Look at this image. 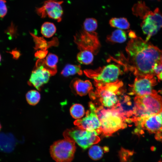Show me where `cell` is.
<instances>
[{
    "mask_svg": "<svg viewBox=\"0 0 162 162\" xmlns=\"http://www.w3.org/2000/svg\"><path fill=\"white\" fill-rule=\"evenodd\" d=\"M61 74L65 77H67L76 74L81 75L82 74V71L80 65L68 64L62 70Z\"/></svg>",
    "mask_w": 162,
    "mask_h": 162,
    "instance_id": "ac0fdd59",
    "label": "cell"
},
{
    "mask_svg": "<svg viewBox=\"0 0 162 162\" xmlns=\"http://www.w3.org/2000/svg\"><path fill=\"white\" fill-rule=\"evenodd\" d=\"M63 1L60 0H45L42 5L36 8L37 13L41 18L48 16L60 22L63 14L62 4Z\"/></svg>",
    "mask_w": 162,
    "mask_h": 162,
    "instance_id": "4fadbf2b",
    "label": "cell"
},
{
    "mask_svg": "<svg viewBox=\"0 0 162 162\" xmlns=\"http://www.w3.org/2000/svg\"><path fill=\"white\" fill-rule=\"evenodd\" d=\"M125 50L127 57L121 52L116 57L110 56L107 61L116 62L122 66L124 71H130L136 77L154 74L153 66L160 62L162 50L137 37L131 39Z\"/></svg>",
    "mask_w": 162,
    "mask_h": 162,
    "instance_id": "6da1fadb",
    "label": "cell"
},
{
    "mask_svg": "<svg viewBox=\"0 0 162 162\" xmlns=\"http://www.w3.org/2000/svg\"><path fill=\"white\" fill-rule=\"evenodd\" d=\"M84 30L88 32H93L97 28L98 22L94 18H87L86 19L83 23Z\"/></svg>",
    "mask_w": 162,
    "mask_h": 162,
    "instance_id": "d4e9b609",
    "label": "cell"
},
{
    "mask_svg": "<svg viewBox=\"0 0 162 162\" xmlns=\"http://www.w3.org/2000/svg\"><path fill=\"white\" fill-rule=\"evenodd\" d=\"M44 60L43 59L37 61L28 82L29 85L38 90H41L42 86L48 82L50 76L52 75L51 71L45 67Z\"/></svg>",
    "mask_w": 162,
    "mask_h": 162,
    "instance_id": "7c38bea8",
    "label": "cell"
},
{
    "mask_svg": "<svg viewBox=\"0 0 162 162\" xmlns=\"http://www.w3.org/2000/svg\"><path fill=\"white\" fill-rule=\"evenodd\" d=\"M160 63L162 64V54L160 56Z\"/></svg>",
    "mask_w": 162,
    "mask_h": 162,
    "instance_id": "836d02e7",
    "label": "cell"
},
{
    "mask_svg": "<svg viewBox=\"0 0 162 162\" xmlns=\"http://www.w3.org/2000/svg\"><path fill=\"white\" fill-rule=\"evenodd\" d=\"M89 110L86 112V116L77 119L74 122L75 125L83 129L95 131L99 134H101V124L97 113V108L92 103L90 102Z\"/></svg>",
    "mask_w": 162,
    "mask_h": 162,
    "instance_id": "8fae6325",
    "label": "cell"
},
{
    "mask_svg": "<svg viewBox=\"0 0 162 162\" xmlns=\"http://www.w3.org/2000/svg\"><path fill=\"white\" fill-rule=\"evenodd\" d=\"M1 128H2V126H1V124L0 123V131L1 130Z\"/></svg>",
    "mask_w": 162,
    "mask_h": 162,
    "instance_id": "d590c367",
    "label": "cell"
},
{
    "mask_svg": "<svg viewBox=\"0 0 162 162\" xmlns=\"http://www.w3.org/2000/svg\"><path fill=\"white\" fill-rule=\"evenodd\" d=\"M71 87L74 91L80 96L86 95L93 89L92 85L89 80L83 81L78 79L72 81Z\"/></svg>",
    "mask_w": 162,
    "mask_h": 162,
    "instance_id": "9a60e30c",
    "label": "cell"
},
{
    "mask_svg": "<svg viewBox=\"0 0 162 162\" xmlns=\"http://www.w3.org/2000/svg\"><path fill=\"white\" fill-rule=\"evenodd\" d=\"M155 137L158 140H162V134L161 133L155 134Z\"/></svg>",
    "mask_w": 162,
    "mask_h": 162,
    "instance_id": "f546056e",
    "label": "cell"
},
{
    "mask_svg": "<svg viewBox=\"0 0 162 162\" xmlns=\"http://www.w3.org/2000/svg\"><path fill=\"white\" fill-rule=\"evenodd\" d=\"M75 142L72 139L65 138L55 142L50 146V153L56 162H70L76 151Z\"/></svg>",
    "mask_w": 162,
    "mask_h": 162,
    "instance_id": "8992f818",
    "label": "cell"
},
{
    "mask_svg": "<svg viewBox=\"0 0 162 162\" xmlns=\"http://www.w3.org/2000/svg\"><path fill=\"white\" fill-rule=\"evenodd\" d=\"M84 73L88 77L93 79L94 83L106 84L118 80L119 76L123 73L119 65L108 64L93 70L86 69Z\"/></svg>",
    "mask_w": 162,
    "mask_h": 162,
    "instance_id": "5b68a950",
    "label": "cell"
},
{
    "mask_svg": "<svg viewBox=\"0 0 162 162\" xmlns=\"http://www.w3.org/2000/svg\"><path fill=\"white\" fill-rule=\"evenodd\" d=\"M8 52L12 55L13 58L14 59H18L20 55V52L16 49H14Z\"/></svg>",
    "mask_w": 162,
    "mask_h": 162,
    "instance_id": "83f0119b",
    "label": "cell"
},
{
    "mask_svg": "<svg viewBox=\"0 0 162 162\" xmlns=\"http://www.w3.org/2000/svg\"><path fill=\"white\" fill-rule=\"evenodd\" d=\"M1 59H2L1 56V54H0V62L1 61Z\"/></svg>",
    "mask_w": 162,
    "mask_h": 162,
    "instance_id": "e575fe53",
    "label": "cell"
},
{
    "mask_svg": "<svg viewBox=\"0 0 162 162\" xmlns=\"http://www.w3.org/2000/svg\"><path fill=\"white\" fill-rule=\"evenodd\" d=\"M74 41L80 51H89L94 55L98 53L100 47L97 34L94 32L83 30L74 37Z\"/></svg>",
    "mask_w": 162,
    "mask_h": 162,
    "instance_id": "9c48e42d",
    "label": "cell"
},
{
    "mask_svg": "<svg viewBox=\"0 0 162 162\" xmlns=\"http://www.w3.org/2000/svg\"><path fill=\"white\" fill-rule=\"evenodd\" d=\"M104 150L102 148L98 145H94L89 148L88 154L90 157L94 160L100 159L104 154Z\"/></svg>",
    "mask_w": 162,
    "mask_h": 162,
    "instance_id": "603a6c76",
    "label": "cell"
},
{
    "mask_svg": "<svg viewBox=\"0 0 162 162\" xmlns=\"http://www.w3.org/2000/svg\"><path fill=\"white\" fill-rule=\"evenodd\" d=\"M92 52L86 50L80 51L77 55L76 58L80 63L88 64L92 62L93 59V55Z\"/></svg>",
    "mask_w": 162,
    "mask_h": 162,
    "instance_id": "44dd1931",
    "label": "cell"
},
{
    "mask_svg": "<svg viewBox=\"0 0 162 162\" xmlns=\"http://www.w3.org/2000/svg\"><path fill=\"white\" fill-rule=\"evenodd\" d=\"M160 116L162 121V112L158 114Z\"/></svg>",
    "mask_w": 162,
    "mask_h": 162,
    "instance_id": "d6a6232c",
    "label": "cell"
},
{
    "mask_svg": "<svg viewBox=\"0 0 162 162\" xmlns=\"http://www.w3.org/2000/svg\"><path fill=\"white\" fill-rule=\"evenodd\" d=\"M26 97L28 103L33 106L37 104L40 98V94L39 92L35 90L29 91L26 94Z\"/></svg>",
    "mask_w": 162,
    "mask_h": 162,
    "instance_id": "cb8c5ba5",
    "label": "cell"
},
{
    "mask_svg": "<svg viewBox=\"0 0 162 162\" xmlns=\"http://www.w3.org/2000/svg\"><path fill=\"white\" fill-rule=\"evenodd\" d=\"M128 34L129 37L131 39L137 37L135 32L133 31H130L129 32Z\"/></svg>",
    "mask_w": 162,
    "mask_h": 162,
    "instance_id": "4dcf8cb0",
    "label": "cell"
},
{
    "mask_svg": "<svg viewBox=\"0 0 162 162\" xmlns=\"http://www.w3.org/2000/svg\"><path fill=\"white\" fill-rule=\"evenodd\" d=\"M157 82L154 74H148L140 77H136L133 84L130 85L131 94L136 96L157 93L153 87L157 85Z\"/></svg>",
    "mask_w": 162,
    "mask_h": 162,
    "instance_id": "30bf717a",
    "label": "cell"
},
{
    "mask_svg": "<svg viewBox=\"0 0 162 162\" xmlns=\"http://www.w3.org/2000/svg\"><path fill=\"white\" fill-rule=\"evenodd\" d=\"M109 24L111 27L120 29H128L130 26L128 20L124 17L112 18L109 21Z\"/></svg>",
    "mask_w": 162,
    "mask_h": 162,
    "instance_id": "d6986e66",
    "label": "cell"
},
{
    "mask_svg": "<svg viewBox=\"0 0 162 162\" xmlns=\"http://www.w3.org/2000/svg\"><path fill=\"white\" fill-rule=\"evenodd\" d=\"M46 52L39 51L36 53L35 56L40 59H43L46 56Z\"/></svg>",
    "mask_w": 162,
    "mask_h": 162,
    "instance_id": "f1b7e54d",
    "label": "cell"
},
{
    "mask_svg": "<svg viewBox=\"0 0 162 162\" xmlns=\"http://www.w3.org/2000/svg\"><path fill=\"white\" fill-rule=\"evenodd\" d=\"M56 30V27L53 23L50 22H45L41 26V33L45 37L50 38L54 35Z\"/></svg>",
    "mask_w": 162,
    "mask_h": 162,
    "instance_id": "ffe728a7",
    "label": "cell"
},
{
    "mask_svg": "<svg viewBox=\"0 0 162 162\" xmlns=\"http://www.w3.org/2000/svg\"><path fill=\"white\" fill-rule=\"evenodd\" d=\"M6 0H0V18H3L8 12Z\"/></svg>",
    "mask_w": 162,
    "mask_h": 162,
    "instance_id": "484cf974",
    "label": "cell"
},
{
    "mask_svg": "<svg viewBox=\"0 0 162 162\" xmlns=\"http://www.w3.org/2000/svg\"><path fill=\"white\" fill-rule=\"evenodd\" d=\"M156 76L159 81L162 80V71Z\"/></svg>",
    "mask_w": 162,
    "mask_h": 162,
    "instance_id": "1f68e13d",
    "label": "cell"
},
{
    "mask_svg": "<svg viewBox=\"0 0 162 162\" xmlns=\"http://www.w3.org/2000/svg\"><path fill=\"white\" fill-rule=\"evenodd\" d=\"M98 135L95 131H88L78 127L67 129L63 133L64 138L72 139L84 149L97 143L100 141V139Z\"/></svg>",
    "mask_w": 162,
    "mask_h": 162,
    "instance_id": "52a82bcc",
    "label": "cell"
},
{
    "mask_svg": "<svg viewBox=\"0 0 162 162\" xmlns=\"http://www.w3.org/2000/svg\"><path fill=\"white\" fill-rule=\"evenodd\" d=\"M152 70L154 76L157 75L162 71V64L160 62L155 64L153 66Z\"/></svg>",
    "mask_w": 162,
    "mask_h": 162,
    "instance_id": "4316f807",
    "label": "cell"
},
{
    "mask_svg": "<svg viewBox=\"0 0 162 162\" xmlns=\"http://www.w3.org/2000/svg\"><path fill=\"white\" fill-rule=\"evenodd\" d=\"M136 109L134 117H141L162 112V97L157 94L135 96Z\"/></svg>",
    "mask_w": 162,
    "mask_h": 162,
    "instance_id": "277c9868",
    "label": "cell"
},
{
    "mask_svg": "<svg viewBox=\"0 0 162 162\" xmlns=\"http://www.w3.org/2000/svg\"><path fill=\"white\" fill-rule=\"evenodd\" d=\"M94 84L97 89L94 93L90 92V97L93 99L97 98L103 106L115 107L119 100V95L121 93L119 90L123 85L122 81L118 80L106 84Z\"/></svg>",
    "mask_w": 162,
    "mask_h": 162,
    "instance_id": "3957f363",
    "label": "cell"
},
{
    "mask_svg": "<svg viewBox=\"0 0 162 162\" xmlns=\"http://www.w3.org/2000/svg\"><path fill=\"white\" fill-rule=\"evenodd\" d=\"M71 116L75 119H79L85 114V110L83 106L80 104H76L73 105L70 109Z\"/></svg>",
    "mask_w": 162,
    "mask_h": 162,
    "instance_id": "7402d4cb",
    "label": "cell"
},
{
    "mask_svg": "<svg viewBox=\"0 0 162 162\" xmlns=\"http://www.w3.org/2000/svg\"><path fill=\"white\" fill-rule=\"evenodd\" d=\"M142 20L140 25L143 33L147 35L145 40L148 41L151 37L156 34L160 28L154 11L150 10Z\"/></svg>",
    "mask_w": 162,
    "mask_h": 162,
    "instance_id": "5bb4252c",
    "label": "cell"
},
{
    "mask_svg": "<svg viewBox=\"0 0 162 162\" xmlns=\"http://www.w3.org/2000/svg\"><path fill=\"white\" fill-rule=\"evenodd\" d=\"M133 122L136 127L134 132L137 134H142L143 130L150 134L162 132V121L158 114L141 117H134Z\"/></svg>",
    "mask_w": 162,
    "mask_h": 162,
    "instance_id": "ba28073f",
    "label": "cell"
},
{
    "mask_svg": "<svg viewBox=\"0 0 162 162\" xmlns=\"http://www.w3.org/2000/svg\"><path fill=\"white\" fill-rule=\"evenodd\" d=\"M126 39L125 32L120 29L116 30L106 37L107 41L112 43H122L125 42Z\"/></svg>",
    "mask_w": 162,
    "mask_h": 162,
    "instance_id": "2e32d148",
    "label": "cell"
},
{
    "mask_svg": "<svg viewBox=\"0 0 162 162\" xmlns=\"http://www.w3.org/2000/svg\"><path fill=\"white\" fill-rule=\"evenodd\" d=\"M100 120L101 134L108 136L118 130L126 128L127 123H130L124 114L116 107L106 109L102 106L97 108Z\"/></svg>",
    "mask_w": 162,
    "mask_h": 162,
    "instance_id": "7a4b0ae2",
    "label": "cell"
},
{
    "mask_svg": "<svg viewBox=\"0 0 162 162\" xmlns=\"http://www.w3.org/2000/svg\"><path fill=\"white\" fill-rule=\"evenodd\" d=\"M58 61V57L55 54L51 53L48 54L44 60L45 67L51 71L52 75L56 73V64Z\"/></svg>",
    "mask_w": 162,
    "mask_h": 162,
    "instance_id": "e0dca14e",
    "label": "cell"
}]
</instances>
